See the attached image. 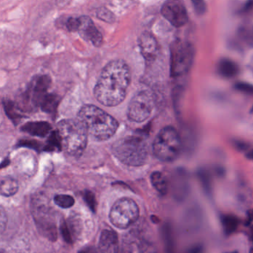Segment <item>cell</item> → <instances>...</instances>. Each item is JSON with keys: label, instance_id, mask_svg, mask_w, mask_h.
<instances>
[{"label": "cell", "instance_id": "obj_1", "mask_svg": "<svg viewBox=\"0 0 253 253\" xmlns=\"http://www.w3.org/2000/svg\"><path fill=\"white\" fill-rule=\"evenodd\" d=\"M130 79V71L126 62L111 61L102 70L95 86L96 100L105 106L121 103L126 98Z\"/></svg>", "mask_w": 253, "mask_h": 253}, {"label": "cell", "instance_id": "obj_13", "mask_svg": "<svg viewBox=\"0 0 253 253\" xmlns=\"http://www.w3.org/2000/svg\"><path fill=\"white\" fill-rule=\"evenodd\" d=\"M99 249L102 253H117L119 251L118 235L112 230H105L101 234Z\"/></svg>", "mask_w": 253, "mask_h": 253}, {"label": "cell", "instance_id": "obj_23", "mask_svg": "<svg viewBox=\"0 0 253 253\" xmlns=\"http://www.w3.org/2000/svg\"><path fill=\"white\" fill-rule=\"evenodd\" d=\"M239 37L244 44L253 48V25L243 27L239 31Z\"/></svg>", "mask_w": 253, "mask_h": 253}, {"label": "cell", "instance_id": "obj_11", "mask_svg": "<svg viewBox=\"0 0 253 253\" xmlns=\"http://www.w3.org/2000/svg\"><path fill=\"white\" fill-rule=\"evenodd\" d=\"M77 32L84 40L90 42L96 47H99L102 44L103 37L102 34L89 16H83L79 17Z\"/></svg>", "mask_w": 253, "mask_h": 253}, {"label": "cell", "instance_id": "obj_22", "mask_svg": "<svg viewBox=\"0 0 253 253\" xmlns=\"http://www.w3.org/2000/svg\"><path fill=\"white\" fill-rule=\"evenodd\" d=\"M62 149V144H61L60 138H59L57 131L50 132L47 144L44 146L43 150L47 152H53L56 151V150H61Z\"/></svg>", "mask_w": 253, "mask_h": 253}, {"label": "cell", "instance_id": "obj_35", "mask_svg": "<svg viewBox=\"0 0 253 253\" xmlns=\"http://www.w3.org/2000/svg\"><path fill=\"white\" fill-rule=\"evenodd\" d=\"M9 163H10V160H8V159H5V160H4V161H2L1 163H0V169H1L2 167H6V166H8Z\"/></svg>", "mask_w": 253, "mask_h": 253}, {"label": "cell", "instance_id": "obj_16", "mask_svg": "<svg viewBox=\"0 0 253 253\" xmlns=\"http://www.w3.org/2000/svg\"><path fill=\"white\" fill-rule=\"evenodd\" d=\"M218 71L224 78H233L239 72V66L231 59H222L218 62Z\"/></svg>", "mask_w": 253, "mask_h": 253}, {"label": "cell", "instance_id": "obj_8", "mask_svg": "<svg viewBox=\"0 0 253 253\" xmlns=\"http://www.w3.org/2000/svg\"><path fill=\"white\" fill-rule=\"evenodd\" d=\"M154 108V98L149 91L135 94L129 103L127 116L129 120L141 123L149 118Z\"/></svg>", "mask_w": 253, "mask_h": 253}, {"label": "cell", "instance_id": "obj_6", "mask_svg": "<svg viewBox=\"0 0 253 253\" xmlns=\"http://www.w3.org/2000/svg\"><path fill=\"white\" fill-rule=\"evenodd\" d=\"M194 48L187 42H174L171 46L170 74L179 77L188 72L194 59Z\"/></svg>", "mask_w": 253, "mask_h": 253}, {"label": "cell", "instance_id": "obj_18", "mask_svg": "<svg viewBox=\"0 0 253 253\" xmlns=\"http://www.w3.org/2000/svg\"><path fill=\"white\" fill-rule=\"evenodd\" d=\"M60 98L58 95L53 94H47L42 101L40 107L44 112L48 114H54L57 110Z\"/></svg>", "mask_w": 253, "mask_h": 253}, {"label": "cell", "instance_id": "obj_5", "mask_svg": "<svg viewBox=\"0 0 253 253\" xmlns=\"http://www.w3.org/2000/svg\"><path fill=\"white\" fill-rule=\"evenodd\" d=\"M181 150V138L172 126L162 129L153 141V153L162 161H173L179 155Z\"/></svg>", "mask_w": 253, "mask_h": 253}, {"label": "cell", "instance_id": "obj_12", "mask_svg": "<svg viewBox=\"0 0 253 253\" xmlns=\"http://www.w3.org/2000/svg\"><path fill=\"white\" fill-rule=\"evenodd\" d=\"M138 46L141 54L146 61L151 62L156 59L158 54V43L155 37L149 33H144L138 39Z\"/></svg>", "mask_w": 253, "mask_h": 253}, {"label": "cell", "instance_id": "obj_21", "mask_svg": "<svg viewBox=\"0 0 253 253\" xmlns=\"http://www.w3.org/2000/svg\"><path fill=\"white\" fill-rule=\"evenodd\" d=\"M221 224L227 235H231L237 230L239 225V219L232 215H224L221 216Z\"/></svg>", "mask_w": 253, "mask_h": 253}, {"label": "cell", "instance_id": "obj_3", "mask_svg": "<svg viewBox=\"0 0 253 253\" xmlns=\"http://www.w3.org/2000/svg\"><path fill=\"white\" fill-rule=\"evenodd\" d=\"M56 131L65 152L74 157L83 154L87 146L88 132L80 120H62Z\"/></svg>", "mask_w": 253, "mask_h": 253}, {"label": "cell", "instance_id": "obj_24", "mask_svg": "<svg viewBox=\"0 0 253 253\" xmlns=\"http://www.w3.org/2000/svg\"><path fill=\"white\" fill-rule=\"evenodd\" d=\"M54 202L59 207L68 209L74 206L75 200L72 196L68 195H58L55 196Z\"/></svg>", "mask_w": 253, "mask_h": 253}, {"label": "cell", "instance_id": "obj_39", "mask_svg": "<svg viewBox=\"0 0 253 253\" xmlns=\"http://www.w3.org/2000/svg\"><path fill=\"white\" fill-rule=\"evenodd\" d=\"M251 111H252V112H253V107L252 110H251Z\"/></svg>", "mask_w": 253, "mask_h": 253}, {"label": "cell", "instance_id": "obj_31", "mask_svg": "<svg viewBox=\"0 0 253 253\" xmlns=\"http://www.w3.org/2000/svg\"><path fill=\"white\" fill-rule=\"evenodd\" d=\"M241 13L246 16H253V0H248L244 4Z\"/></svg>", "mask_w": 253, "mask_h": 253}, {"label": "cell", "instance_id": "obj_30", "mask_svg": "<svg viewBox=\"0 0 253 253\" xmlns=\"http://www.w3.org/2000/svg\"><path fill=\"white\" fill-rule=\"evenodd\" d=\"M196 13L203 15L206 12L207 6L205 0H191Z\"/></svg>", "mask_w": 253, "mask_h": 253}, {"label": "cell", "instance_id": "obj_38", "mask_svg": "<svg viewBox=\"0 0 253 253\" xmlns=\"http://www.w3.org/2000/svg\"><path fill=\"white\" fill-rule=\"evenodd\" d=\"M251 239H252V241L253 242V227H251Z\"/></svg>", "mask_w": 253, "mask_h": 253}, {"label": "cell", "instance_id": "obj_15", "mask_svg": "<svg viewBox=\"0 0 253 253\" xmlns=\"http://www.w3.org/2000/svg\"><path fill=\"white\" fill-rule=\"evenodd\" d=\"M15 167L16 171L20 172L22 175L31 176L34 173L35 159L32 154L23 153L16 157L15 160Z\"/></svg>", "mask_w": 253, "mask_h": 253}, {"label": "cell", "instance_id": "obj_10", "mask_svg": "<svg viewBox=\"0 0 253 253\" xmlns=\"http://www.w3.org/2000/svg\"><path fill=\"white\" fill-rule=\"evenodd\" d=\"M161 11L162 16L176 28L184 26L188 21V15L183 0H167Z\"/></svg>", "mask_w": 253, "mask_h": 253}, {"label": "cell", "instance_id": "obj_26", "mask_svg": "<svg viewBox=\"0 0 253 253\" xmlns=\"http://www.w3.org/2000/svg\"><path fill=\"white\" fill-rule=\"evenodd\" d=\"M60 230L62 237H63V239L65 240V242L70 244V245L74 243V239H73L72 235H71L69 228H68V224H67L66 221H65V220H63V221L61 222Z\"/></svg>", "mask_w": 253, "mask_h": 253}, {"label": "cell", "instance_id": "obj_25", "mask_svg": "<svg viewBox=\"0 0 253 253\" xmlns=\"http://www.w3.org/2000/svg\"><path fill=\"white\" fill-rule=\"evenodd\" d=\"M18 147H28L31 150H36V151L40 152L41 150L42 144L35 140L31 139H22L19 141L17 144Z\"/></svg>", "mask_w": 253, "mask_h": 253}, {"label": "cell", "instance_id": "obj_33", "mask_svg": "<svg viewBox=\"0 0 253 253\" xmlns=\"http://www.w3.org/2000/svg\"><path fill=\"white\" fill-rule=\"evenodd\" d=\"M236 89L240 92L247 94L253 93V86L248 83H238L236 86Z\"/></svg>", "mask_w": 253, "mask_h": 253}, {"label": "cell", "instance_id": "obj_32", "mask_svg": "<svg viewBox=\"0 0 253 253\" xmlns=\"http://www.w3.org/2000/svg\"><path fill=\"white\" fill-rule=\"evenodd\" d=\"M7 224V216L5 211L0 206V235L2 234L5 230Z\"/></svg>", "mask_w": 253, "mask_h": 253}, {"label": "cell", "instance_id": "obj_14", "mask_svg": "<svg viewBox=\"0 0 253 253\" xmlns=\"http://www.w3.org/2000/svg\"><path fill=\"white\" fill-rule=\"evenodd\" d=\"M51 126L45 121L29 122L21 128V131L33 136L45 138L51 132Z\"/></svg>", "mask_w": 253, "mask_h": 253}, {"label": "cell", "instance_id": "obj_28", "mask_svg": "<svg viewBox=\"0 0 253 253\" xmlns=\"http://www.w3.org/2000/svg\"><path fill=\"white\" fill-rule=\"evenodd\" d=\"M84 201H85L87 206L90 207V209H91L93 212H96V205H97V203H96V198H95L93 193H91V192L86 191L85 193H84Z\"/></svg>", "mask_w": 253, "mask_h": 253}, {"label": "cell", "instance_id": "obj_19", "mask_svg": "<svg viewBox=\"0 0 253 253\" xmlns=\"http://www.w3.org/2000/svg\"><path fill=\"white\" fill-rule=\"evenodd\" d=\"M3 106H4V111L7 117L12 120L14 123H18V122L23 117L22 114V108L16 105L13 101L6 100L3 102Z\"/></svg>", "mask_w": 253, "mask_h": 253}, {"label": "cell", "instance_id": "obj_7", "mask_svg": "<svg viewBox=\"0 0 253 253\" xmlns=\"http://www.w3.org/2000/svg\"><path fill=\"white\" fill-rule=\"evenodd\" d=\"M139 216L136 203L129 198L117 201L111 208L110 220L117 228L126 229L133 224Z\"/></svg>", "mask_w": 253, "mask_h": 253}, {"label": "cell", "instance_id": "obj_34", "mask_svg": "<svg viewBox=\"0 0 253 253\" xmlns=\"http://www.w3.org/2000/svg\"><path fill=\"white\" fill-rule=\"evenodd\" d=\"M236 146L238 147V148L240 149L241 150H245V149L248 148V147H247L246 144H244V143L241 142V143H236Z\"/></svg>", "mask_w": 253, "mask_h": 253}, {"label": "cell", "instance_id": "obj_20", "mask_svg": "<svg viewBox=\"0 0 253 253\" xmlns=\"http://www.w3.org/2000/svg\"><path fill=\"white\" fill-rule=\"evenodd\" d=\"M150 179L153 187L159 193L162 195L167 194L168 190V181L163 174L160 172H153Z\"/></svg>", "mask_w": 253, "mask_h": 253}, {"label": "cell", "instance_id": "obj_17", "mask_svg": "<svg viewBox=\"0 0 253 253\" xmlns=\"http://www.w3.org/2000/svg\"><path fill=\"white\" fill-rule=\"evenodd\" d=\"M19 190L17 181L10 176L0 177V196L10 197L14 196Z\"/></svg>", "mask_w": 253, "mask_h": 253}, {"label": "cell", "instance_id": "obj_2", "mask_svg": "<svg viewBox=\"0 0 253 253\" xmlns=\"http://www.w3.org/2000/svg\"><path fill=\"white\" fill-rule=\"evenodd\" d=\"M80 120L89 135L96 141H106L114 136L119 128L115 118L94 105H84L78 113Z\"/></svg>", "mask_w": 253, "mask_h": 253}, {"label": "cell", "instance_id": "obj_29", "mask_svg": "<svg viewBox=\"0 0 253 253\" xmlns=\"http://www.w3.org/2000/svg\"><path fill=\"white\" fill-rule=\"evenodd\" d=\"M64 25L68 31H77L79 26V17H68L67 18L65 22H64Z\"/></svg>", "mask_w": 253, "mask_h": 253}, {"label": "cell", "instance_id": "obj_9", "mask_svg": "<svg viewBox=\"0 0 253 253\" xmlns=\"http://www.w3.org/2000/svg\"><path fill=\"white\" fill-rule=\"evenodd\" d=\"M50 83L51 80L47 75H41L34 79L23 96L24 104L26 107L37 108L40 106L42 101L47 94Z\"/></svg>", "mask_w": 253, "mask_h": 253}, {"label": "cell", "instance_id": "obj_37", "mask_svg": "<svg viewBox=\"0 0 253 253\" xmlns=\"http://www.w3.org/2000/svg\"><path fill=\"white\" fill-rule=\"evenodd\" d=\"M248 157H249L250 159H253V150H252L251 152L248 153Z\"/></svg>", "mask_w": 253, "mask_h": 253}, {"label": "cell", "instance_id": "obj_4", "mask_svg": "<svg viewBox=\"0 0 253 253\" xmlns=\"http://www.w3.org/2000/svg\"><path fill=\"white\" fill-rule=\"evenodd\" d=\"M114 155L125 164L131 166H142L148 157L147 143L137 136H126L114 143Z\"/></svg>", "mask_w": 253, "mask_h": 253}, {"label": "cell", "instance_id": "obj_27", "mask_svg": "<svg viewBox=\"0 0 253 253\" xmlns=\"http://www.w3.org/2000/svg\"><path fill=\"white\" fill-rule=\"evenodd\" d=\"M96 16H97L98 18H99V19L107 22H114V19H115L114 14H113L109 10L105 8V7L99 8V10H98L97 13H96Z\"/></svg>", "mask_w": 253, "mask_h": 253}, {"label": "cell", "instance_id": "obj_36", "mask_svg": "<svg viewBox=\"0 0 253 253\" xmlns=\"http://www.w3.org/2000/svg\"><path fill=\"white\" fill-rule=\"evenodd\" d=\"M248 215H249L250 219L253 221V209H251V210L249 211V212H248Z\"/></svg>", "mask_w": 253, "mask_h": 253}]
</instances>
